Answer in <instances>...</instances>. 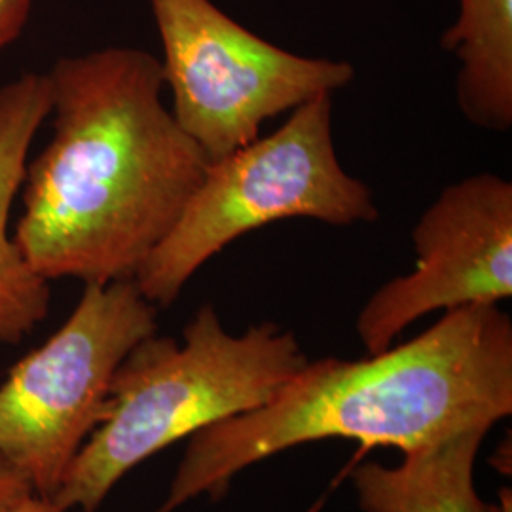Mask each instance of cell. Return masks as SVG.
<instances>
[{"label":"cell","instance_id":"6da1fadb","mask_svg":"<svg viewBox=\"0 0 512 512\" xmlns=\"http://www.w3.org/2000/svg\"><path fill=\"white\" fill-rule=\"evenodd\" d=\"M46 74L54 137L25 167L14 239L48 281L133 279L209 162L165 107L162 63L147 50L61 57Z\"/></svg>","mask_w":512,"mask_h":512},{"label":"cell","instance_id":"7a4b0ae2","mask_svg":"<svg viewBox=\"0 0 512 512\" xmlns=\"http://www.w3.org/2000/svg\"><path fill=\"white\" fill-rule=\"evenodd\" d=\"M512 414V321L497 304L444 311L431 329L346 361H308L272 401L194 433L164 505L173 512L258 461L325 439L393 446L403 454Z\"/></svg>","mask_w":512,"mask_h":512},{"label":"cell","instance_id":"3957f363","mask_svg":"<svg viewBox=\"0 0 512 512\" xmlns=\"http://www.w3.org/2000/svg\"><path fill=\"white\" fill-rule=\"evenodd\" d=\"M308 361L293 330L260 323L232 334L215 306L203 304L181 340L152 334L129 351L99 425L52 501L65 512L99 511L137 465L213 423L264 406Z\"/></svg>","mask_w":512,"mask_h":512},{"label":"cell","instance_id":"277c9868","mask_svg":"<svg viewBox=\"0 0 512 512\" xmlns=\"http://www.w3.org/2000/svg\"><path fill=\"white\" fill-rule=\"evenodd\" d=\"M378 217L372 190L338 160L332 95H321L274 133L209 162L183 215L133 281L150 304L165 308L213 256L258 228L291 219L353 226Z\"/></svg>","mask_w":512,"mask_h":512},{"label":"cell","instance_id":"5b68a950","mask_svg":"<svg viewBox=\"0 0 512 512\" xmlns=\"http://www.w3.org/2000/svg\"><path fill=\"white\" fill-rule=\"evenodd\" d=\"M158 334V308L133 279L86 283L69 319L0 384V459L54 499L101 421L129 351Z\"/></svg>","mask_w":512,"mask_h":512},{"label":"cell","instance_id":"8992f818","mask_svg":"<svg viewBox=\"0 0 512 512\" xmlns=\"http://www.w3.org/2000/svg\"><path fill=\"white\" fill-rule=\"evenodd\" d=\"M171 114L217 162L260 137L264 122L349 86L348 61L308 57L258 37L213 0H148Z\"/></svg>","mask_w":512,"mask_h":512},{"label":"cell","instance_id":"52a82bcc","mask_svg":"<svg viewBox=\"0 0 512 512\" xmlns=\"http://www.w3.org/2000/svg\"><path fill=\"white\" fill-rule=\"evenodd\" d=\"M412 245L414 270L384 283L357 315L368 355L391 348L427 313L511 298V181L478 173L446 186L416 222Z\"/></svg>","mask_w":512,"mask_h":512},{"label":"cell","instance_id":"ba28073f","mask_svg":"<svg viewBox=\"0 0 512 512\" xmlns=\"http://www.w3.org/2000/svg\"><path fill=\"white\" fill-rule=\"evenodd\" d=\"M50 110L48 74H21L0 88V346H16L50 313V281L33 270L10 232L31 143Z\"/></svg>","mask_w":512,"mask_h":512},{"label":"cell","instance_id":"9c48e42d","mask_svg":"<svg viewBox=\"0 0 512 512\" xmlns=\"http://www.w3.org/2000/svg\"><path fill=\"white\" fill-rule=\"evenodd\" d=\"M490 429L475 427L433 446L403 454L387 467L368 461L351 480L363 512H499L478 494L475 465Z\"/></svg>","mask_w":512,"mask_h":512},{"label":"cell","instance_id":"30bf717a","mask_svg":"<svg viewBox=\"0 0 512 512\" xmlns=\"http://www.w3.org/2000/svg\"><path fill=\"white\" fill-rule=\"evenodd\" d=\"M456 23L440 46L459 61L456 99L463 116L486 131L512 126V0H458Z\"/></svg>","mask_w":512,"mask_h":512},{"label":"cell","instance_id":"8fae6325","mask_svg":"<svg viewBox=\"0 0 512 512\" xmlns=\"http://www.w3.org/2000/svg\"><path fill=\"white\" fill-rule=\"evenodd\" d=\"M33 10V0H0V52L23 33Z\"/></svg>","mask_w":512,"mask_h":512},{"label":"cell","instance_id":"7c38bea8","mask_svg":"<svg viewBox=\"0 0 512 512\" xmlns=\"http://www.w3.org/2000/svg\"><path fill=\"white\" fill-rule=\"evenodd\" d=\"M33 494L25 480L4 461L0 459V512H8L19 499Z\"/></svg>","mask_w":512,"mask_h":512},{"label":"cell","instance_id":"4fadbf2b","mask_svg":"<svg viewBox=\"0 0 512 512\" xmlns=\"http://www.w3.org/2000/svg\"><path fill=\"white\" fill-rule=\"evenodd\" d=\"M8 512H65L55 505L52 499H44L35 494L25 495Z\"/></svg>","mask_w":512,"mask_h":512},{"label":"cell","instance_id":"5bb4252c","mask_svg":"<svg viewBox=\"0 0 512 512\" xmlns=\"http://www.w3.org/2000/svg\"><path fill=\"white\" fill-rule=\"evenodd\" d=\"M497 507L499 512H512V492L511 488H501L497 494Z\"/></svg>","mask_w":512,"mask_h":512}]
</instances>
